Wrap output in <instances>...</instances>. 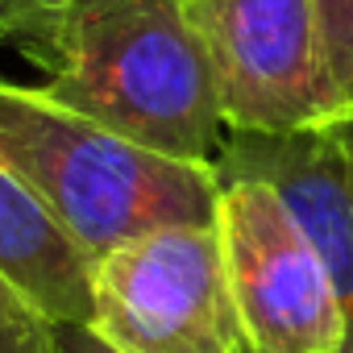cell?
<instances>
[{"label": "cell", "mask_w": 353, "mask_h": 353, "mask_svg": "<svg viewBox=\"0 0 353 353\" xmlns=\"http://www.w3.org/2000/svg\"><path fill=\"white\" fill-rule=\"evenodd\" d=\"M46 92L158 154L216 166L229 125L188 0H71L26 50Z\"/></svg>", "instance_id": "6da1fadb"}, {"label": "cell", "mask_w": 353, "mask_h": 353, "mask_svg": "<svg viewBox=\"0 0 353 353\" xmlns=\"http://www.w3.org/2000/svg\"><path fill=\"white\" fill-rule=\"evenodd\" d=\"M0 166L42 200L92 262L154 229L216 225L221 212V179L212 166L137 145L59 104L46 88L5 79Z\"/></svg>", "instance_id": "7a4b0ae2"}, {"label": "cell", "mask_w": 353, "mask_h": 353, "mask_svg": "<svg viewBox=\"0 0 353 353\" xmlns=\"http://www.w3.org/2000/svg\"><path fill=\"white\" fill-rule=\"evenodd\" d=\"M121 353H245L216 225L141 233L92 270V320Z\"/></svg>", "instance_id": "3957f363"}, {"label": "cell", "mask_w": 353, "mask_h": 353, "mask_svg": "<svg viewBox=\"0 0 353 353\" xmlns=\"http://www.w3.org/2000/svg\"><path fill=\"white\" fill-rule=\"evenodd\" d=\"M216 229L245 353H341L345 312L287 200L250 174L221 179Z\"/></svg>", "instance_id": "277c9868"}, {"label": "cell", "mask_w": 353, "mask_h": 353, "mask_svg": "<svg viewBox=\"0 0 353 353\" xmlns=\"http://www.w3.org/2000/svg\"><path fill=\"white\" fill-rule=\"evenodd\" d=\"M212 59L229 133H295L332 121L316 0H188Z\"/></svg>", "instance_id": "5b68a950"}, {"label": "cell", "mask_w": 353, "mask_h": 353, "mask_svg": "<svg viewBox=\"0 0 353 353\" xmlns=\"http://www.w3.org/2000/svg\"><path fill=\"white\" fill-rule=\"evenodd\" d=\"M212 170L216 179H262L287 200L345 312L341 353H353V170L332 125L295 133H229Z\"/></svg>", "instance_id": "8992f818"}, {"label": "cell", "mask_w": 353, "mask_h": 353, "mask_svg": "<svg viewBox=\"0 0 353 353\" xmlns=\"http://www.w3.org/2000/svg\"><path fill=\"white\" fill-rule=\"evenodd\" d=\"M96 262L42 208V200L0 166V287H9L46 320H92Z\"/></svg>", "instance_id": "52a82bcc"}, {"label": "cell", "mask_w": 353, "mask_h": 353, "mask_svg": "<svg viewBox=\"0 0 353 353\" xmlns=\"http://www.w3.org/2000/svg\"><path fill=\"white\" fill-rule=\"evenodd\" d=\"M316 26L332 121H341L353 112V0H316Z\"/></svg>", "instance_id": "ba28073f"}, {"label": "cell", "mask_w": 353, "mask_h": 353, "mask_svg": "<svg viewBox=\"0 0 353 353\" xmlns=\"http://www.w3.org/2000/svg\"><path fill=\"white\" fill-rule=\"evenodd\" d=\"M50 324L9 287H0V353H54Z\"/></svg>", "instance_id": "9c48e42d"}, {"label": "cell", "mask_w": 353, "mask_h": 353, "mask_svg": "<svg viewBox=\"0 0 353 353\" xmlns=\"http://www.w3.org/2000/svg\"><path fill=\"white\" fill-rule=\"evenodd\" d=\"M71 0H0V42L30 50Z\"/></svg>", "instance_id": "30bf717a"}, {"label": "cell", "mask_w": 353, "mask_h": 353, "mask_svg": "<svg viewBox=\"0 0 353 353\" xmlns=\"http://www.w3.org/2000/svg\"><path fill=\"white\" fill-rule=\"evenodd\" d=\"M50 341H54V353H121L92 324H71V320H54Z\"/></svg>", "instance_id": "8fae6325"}, {"label": "cell", "mask_w": 353, "mask_h": 353, "mask_svg": "<svg viewBox=\"0 0 353 353\" xmlns=\"http://www.w3.org/2000/svg\"><path fill=\"white\" fill-rule=\"evenodd\" d=\"M328 125H332V133H336V141L349 158V170H353V117H341V121H328Z\"/></svg>", "instance_id": "7c38bea8"}, {"label": "cell", "mask_w": 353, "mask_h": 353, "mask_svg": "<svg viewBox=\"0 0 353 353\" xmlns=\"http://www.w3.org/2000/svg\"><path fill=\"white\" fill-rule=\"evenodd\" d=\"M349 117H353V112H349Z\"/></svg>", "instance_id": "4fadbf2b"}]
</instances>
